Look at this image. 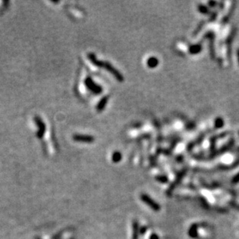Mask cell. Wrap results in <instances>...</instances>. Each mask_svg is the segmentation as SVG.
<instances>
[{
  "label": "cell",
  "mask_w": 239,
  "mask_h": 239,
  "mask_svg": "<svg viewBox=\"0 0 239 239\" xmlns=\"http://www.w3.org/2000/svg\"><path fill=\"white\" fill-rule=\"evenodd\" d=\"M73 138L76 141H80V142H91L94 141V138L90 136H81V135H75L74 136Z\"/></svg>",
  "instance_id": "cell-1"
},
{
  "label": "cell",
  "mask_w": 239,
  "mask_h": 239,
  "mask_svg": "<svg viewBox=\"0 0 239 239\" xmlns=\"http://www.w3.org/2000/svg\"><path fill=\"white\" fill-rule=\"evenodd\" d=\"M86 84H87V85H88V88H89L91 90H92L93 92H95L96 94H99V92L101 91V89L99 88V86L95 85V84H94L93 81L90 80V79H88V80H87Z\"/></svg>",
  "instance_id": "cell-2"
},
{
  "label": "cell",
  "mask_w": 239,
  "mask_h": 239,
  "mask_svg": "<svg viewBox=\"0 0 239 239\" xmlns=\"http://www.w3.org/2000/svg\"><path fill=\"white\" fill-rule=\"evenodd\" d=\"M35 120H36V121L37 122L38 125H39V129H40V130H39V133H38L37 136H38V137H39V138H41L42 134H43V133H44V129H45L44 125H43V122H42L41 120L39 119V118H38V117H36Z\"/></svg>",
  "instance_id": "cell-3"
},
{
  "label": "cell",
  "mask_w": 239,
  "mask_h": 239,
  "mask_svg": "<svg viewBox=\"0 0 239 239\" xmlns=\"http://www.w3.org/2000/svg\"><path fill=\"white\" fill-rule=\"evenodd\" d=\"M159 64V60L156 57H150L147 60V65L150 67H155Z\"/></svg>",
  "instance_id": "cell-4"
},
{
  "label": "cell",
  "mask_w": 239,
  "mask_h": 239,
  "mask_svg": "<svg viewBox=\"0 0 239 239\" xmlns=\"http://www.w3.org/2000/svg\"><path fill=\"white\" fill-rule=\"evenodd\" d=\"M200 51H201V45L200 44L194 45V46H191L190 47V52L191 54H197V53L200 52Z\"/></svg>",
  "instance_id": "cell-5"
},
{
  "label": "cell",
  "mask_w": 239,
  "mask_h": 239,
  "mask_svg": "<svg viewBox=\"0 0 239 239\" xmlns=\"http://www.w3.org/2000/svg\"><path fill=\"white\" fill-rule=\"evenodd\" d=\"M198 10H199V11H200L201 13H204V14H209V10H208V8H207V6H204V5L200 4L199 6H198Z\"/></svg>",
  "instance_id": "cell-6"
},
{
  "label": "cell",
  "mask_w": 239,
  "mask_h": 239,
  "mask_svg": "<svg viewBox=\"0 0 239 239\" xmlns=\"http://www.w3.org/2000/svg\"><path fill=\"white\" fill-rule=\"evenodd\" d=\"M223 125H224V121H223L222 118H217V119L215 120V127L217 129H220V128L223 127Z\"/></svg>",
  "instance_id": "cell-7"
},
{
  "label": "cell",
  "mask_w": 239,
  "mask_h": 239,
  "mask_svg": "<svg viewBox=\"0 0 239 239\" xmlns=\"http://www.w3.org/2000/svg\"><path fill=\"white\" fill-rule=\"evenodd\" d=\"M107 100H108V98H103L102 100L101 101V102L99 103L98 107V109H99V110H101V109H102L103 108L105 107V104H106V102H107Z\"/></svg>",
  "instance_id": "cell-8"
},
{
  "label": "cell",
  "mask_w": 239,
  "mask_h": 239,
  "mask_svg": "<svg viewBox=\"0 0 239 239\" xmlns=\"http://www.w3.org/2000/svg\"><path fill=\"white\" fill-rule=\"evenodd\" d=\"M237 55H238V63H239V49H238V50Z\"/></svg>",
  "instance_id": "cell-9"
}]
</instances>
